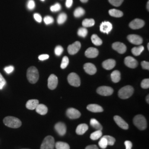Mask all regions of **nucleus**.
<instances>
[{"mask_svg": "<svg viewBox=\"0 0 149 149\" xmlns=\"http://www.w3.org/2000/svg\"><path fill=\"white\" fill-rule=\"evenodd\" d=\"M55 148L56 149H70V146L67 143L59 141L55 144Z\"/></svg>", "mask_w": 149, "mask_h": 149, "instance_id": "cd10ccee", "label": "nucleus"}, {"mask_svg": "<svg viewBox=\"0 0 149 149\" xmlns=\"http://www.w3.org/2000/svg\"><path fill=\"white\" fill-rule=\"evenodd\" d=\"M110 76L112 81L114 83H118L121 79L120 72L118 70H115L112 72Z\"/></svg>", "mask_w": 149, "mask_h": 149, "instance_id": "393cba45", "label": "nucleus"}, {"mask_svg": "<svg viewBox=\"0 0 149 149\" xmlns=\"http://www.w3.org/2000/svg\"><path fill=\"white\" fill-rule=\"evenodd\" d=\"M90 124L97 130H102L103 127L99 122L94 118H92L90 120Z\"/></svg>", "mask_w": 149, "mask_h": 149, "instance_id": "a878e982", "label": "nucleus"}, {"mask_svg": "<svg viewBox=\"0 0 149 149\" xmlns=\"http://www.w3.org/2000/svg\"><path fill=\"white\" fill-rule=\"evenodd\" d=\"M61 5L59 3H55L54 5L50 7V10L52 12H57V11H59L61 9Z\"/></svg>", "mask_w": 149, "mask_h": 149, "instance_id": "79ce46f5", "label": "nucleus"}, {"mask_svg": "<svg viewBox=\"0 0 149 149\" xmlns=\"http://www.w3.org/2000/svg\"><path fill=\"white\" fill-rule=\"evenodd\" d=\"M112 47L114 50H116L119 54H124L126 50V45L120 42H115L112 44Z\"/></svg>", "mask_w": 149, "mask_h": 149, "instance_id": "f8f14e48", "label": "nucleus"}, {"mask_svg": "<svg viewBox=\"0 0 149 149\" xmlns=\"http://www.w3.org/2000/svg\"><path fill=\"white\" fill-rule=\"evenodd\" d=\"M133 123L134 124L141 130H144L147 128L146 120L141 114L137 115L134 118Z\"/></svg>", "mask_w": 149, "mask_h": 149, "instance_id": "20e7f679", "label": "nucleus"}, {"mask_svg": "<svg viewBox=\"0 0 149 149\" xmlns=\"http://www.w3.org/2000/svg\"><path fill=\"white\" fill-rule=\"evenodd\" d=\"M56 132L60 136H63L66 133V125L62 122H59L54 126Z\"/></svg>", "mask_w": 149, "mask_h": 149, "instance_id": "2eb2a0df", "label": "nucleus"}, {"mask_svg": "<svg viewBox=\"0 0 149 149\" xmlns=\"http://www.w3.org/2000/svg\"><path fill=\"white\" fill-rule=\"evenodd\" d=\"M88 33V31L86 29V28H81L79 29V31H78V34L80 37L85 38L86 37Z\"/></svg>", "mask_w": 149, "mask_h": 149, "instance_id": "e433bc0d", "label": "nucleus"}, {"mask_svg": "<svg viewBox=\"0 0 149 149\" xmlns=\"http://www.w3.org/2000/svg\"><path fill=\"white\" fill-rule=\"evenodd\" d=\"M63 47L60 46V45H58L55 49V55L57 56H60L61 55V54L63 53Z\"/></svg>", "mask_w": 149, "mask_h": 149, "instance_id": "a19ab883", "label": "nucleus"}, {"mask_svg": "<svg viewBox=\"0 0 149 149\" xmlns=\"http://www.w3.org/2000/svg\"><path fill=\"white\" fill-rule=\"evenodd\" d=\"M141 87L144 89H148L149 88V79L143 80L141 83Z\"/></svg>", "mask_w": 149, "mask_h": 149, "instance_id": "ea45409f", "label": "nucleus"}, {"mask_svg": "<svg viewBox=\"0 0 149 149\" xmlns=\"http://www.w3.org/2000/svg\"><path fill=\"white\" fill-rule=\"evenodd\" d=\"M144 47L142 45L137 47H134L132 49V53L135 56H139L140 55L141 53L144 51Z\"/></svg>", "mask_w": 149, "mask_h": 149, "instance_id": "c756f323", "label": "nucleus"}, {"mask_svg": "<svg viewBox=\"0 0 149 149\" xmlns=\"http://www.w3.org/2000/svg\"><path fill=\"white\" fill-rule=\"evenodd\" d=\"M41 1H44L45 0H41Z\"/></svg>", "mask_w": 149, "mask_h": 149, "instance_id": "bf43d9fd", "label": "nucleus"}, {"mask_svg": "<svg viewBox=\"0 0 149 149\" xmlns=\"http://www.w3.org/2000/svg\"><path fill=\"white\" fill-rule=\"evenodd\" d=\"M39 101L37 100H30L26 103V107L29 110H35L37 106L39 104Z\"/></svg>", "mask_w": 149, "mask_h": 149, "instance_id": "4be33fe9", "label": "nucleus"}, {"mask_svg": "<svg viewBox=\"0 0 149 149\" xmlns=\"http://www.w3.org/2000/svg\"><path fill=\"white\" fill-rule=\"evenodd\" d=\"M35 110L38 114L44 116L47 113L48 109L45 105L43 104H39L36 107Z\"/></svg>", "mask_w": 149, "mask_h": 149, "instance_id": "5701e85b", "label": "nucleus"}, {"mask_svg": "<svg viewBox=\"0 0 149 149\" xmlns=\"http://www.w3.org/2000/svg\"><path fill=\"white\" fill-rule=\"evenodd\" d=\"M44 21L46 24H50L54 22V19L51 16H46L44 19Z\"/></svg>", "mask_w": 149, "mask_h": 149, "instance_id": "37998d69", "label": "nucleus"}, {"mask_svg": "<svg viewBox=\"0 0 149 149\" xmlns=\"http://www.w3.org/2000/svg\"><path fill=\"white\" fill-rule=\"evenodd\" d=\"M149 96L148 95L147 97H146V102H148V103H149Z\"/></svg>", "mask_w": 149, "mask_h": 149, "instance_id": "5fc2aeb1", "label": "nucleus"}, {"mask_svg": "<svg viewBox=\"0 0 149 149\" xmlns=\"http://www.w3.org/2000/svg\"><path fill=\"white\" fill-rule=\"evenodd\" d=\"M67 19V15L65 13H62L60 14L57 19V22L59 24H62Z\"/></svg>", "mask_w": 149, "mask_h": 149, "instance_id": "72a5a7b5", "label": "nucleus"}, {"mask_svg": "<svg viewBox=\"0 0 149 149\" xmlns=\"http://www.w3.org/2000/svg\"><path fill=\"white\" fill-rule=\"evenodd\" d=\"M124 63L128 67L135 69L138 66V61L132 56H127L124 59Z\"/></svg>", "mask_w": 149, "mask_h": 149, "instance_id": "4468645a", "label": "nucleus"}, {"mask_svg": "<svg viewBox=\"0 0 149 149\" xmlns=\"http://www.w3.org/2000/svg\"><path fill=\"white\" fill-rule=\"evenodd\" d=\"M73 3V0H66V6L67 8H70Z\"/></svg>", "mask_w": 149, "mask_h": 149, "instance_id": "603ef678", "label": "nucleus"}, {"mask_svg": "<svg viewBox=\"0 0 149 149\" xmlns=\"http://www.w3.org/2000/svg\"><path fill=\"white\" fill-rule=\"evenodd\" d=\"M27 7L30 9L32 10L35 8V2L33 0H29L27 3Z\"/></svg>", "mask_w": 149, "mask_h": 149, "instance_id": "a18cd8bd", "label": "nucleus"}, {"mask_svg": "<svg viewBox=\"0 0 149 149\" xmlns=\"http://www.w3.org/2000/svg\"><path fill=\"white\" fill-rule=\"evenodd\" d=\"M91 40L93 44L96 46H100L102 45V40L96 34H94L91 37Z\"/></svg>", "mask_w": 149, "mask_h": 149, "instance_id": "c85d7f7f", "label": "nucleus"}, {"mask_svg": "<svg viewBox=\"0 0 149 149\" xmlns=\"http://www.w3.org/2000/svg\"><path fill=\"white\" fill-rule=\"evenodd\" d=\"M147 9H148V10L149 9V1H148L147 3Z\"/></svg>", "mask_w": 149, "mask_h": 149, "instance_id": "4d7b16f0", "label": "nucleus"}, {"mask_svg": "<svg viewBox=\"0 0 149 149\" xmlns=\"http://www.w3.org/2000/svg\"><path fill=\"white\" fill-rule=\"evenodd\" d=\"M82 2H83V3H86L87 2V1H88V0H80Z\"/></svg>", "mask_w": 149, "mask_h": 149, "instance_id": "6e6d98bb", "label": "nucleus"}, {"mask_svg": "<svg viewBox=\"0 0 149 149\" xmlns=\"http://www.w3.org/2000/svg\"><path fill=\"white\" fill-rule=\"evenodd\" d=\"M124 144L126 145V149H132V148L133 144L131 141L126 140L124 142Z\"/></svg>", "mask_w": 149, "mask_h": 149, "instance_id": "de8ad7c7", "label": "nucleus"}, {"mask_svg": "<svg viewBox=\"0 0 149 149\" xmlns=\"http://www.w3.org/2000/svg\"><path fill=\"white\" fill-rule=\"evenodd\" d=\"M87 109L88 110L94 113H100L103 112V109L102 107L96 104H91L88 105Z\"/></svg>", "mask_w": 149, "mask_h": 149, "instance_id": "412c9836", "label": "nucleus"}, {"mask_svg": "<svg viewBox=\"0 0 149 149\" xmlns=\"http://www.w3.org/2000/svg\"><path fill=\"white\" fill-rule=\"evenodd\" d=\"M97 92L101 96H109L113 93V89L108 86H101L97 90Z\"/></svg>", "mask_w": 149, "mask_h": 149, "instance_id": "0eeeda50", "label": "nucleus"}, {"mask_svg": "<svg viewBox=\"0 0 149 149\" xmlns=\"http://www.w3.org/2000/svg\"><path fill=\"white\" fill-rule=\"evenodd\" d=\"M95 22L94 19H85L82 22V25L85 27H90L94 26Z\"/></svg>", "mask_w": 149, "mask_h": 149, "instance_id": "2f4dec72", "label": "nucleus"}, {"mask_svg": "<svg viewBox=\"0 0 149 149\" xmlns=\"http://www.w3.org/2000/svg\"><path fill=\"white\" fill-rule=\"evenodd\" d=\"M114 120L116 124L122 129L126 130L129 128L128 124L123 120V119L121 118L120 117L118 116H116L114 117Z\"/></svg>", "mask_w": 149, "mask_h": 149, "instance_id": "f3484780", "label": "nucleus"}, {"mask_svg": "<svg viewBox=\"0 0 149 149\" xmlns=\"http://www.w3.org/2000/svg\"><path fill=\"white\" fill-rule=\"evenodd\" d=\"M99 54L98 49L94 47H89L85 51V55L88 58H94L96 57Z\"/></svg>", "mask_w": 149, "mask_h": 149, "instance_id": "aec40b11", "label": "nucleus"}, {"mask_svg": "<svg viewBox=\"0 0 149 149\" xmlns=\"http://www.w3.org/2000/svg\"><path fill=\"white\" fill-rule=\"evenodd\" d=\"M85 149H98V147L95 145H91L87 146Z\"/></svg>", "mask_w": 149, "mask_h": 149, "instance_id": "864d4df0", "label": "nucleus"}, {"mask_svg": "<svg viewBox=\"0 0 149 149\" xmlns=\"http://www.w3.org/2000/svg\"><path fill=\"white\" fill-rule=\"evenodd\" d=\"M57 84H58V79L57 76L54 74H51L47 80L48 88L51 90H55L57 86Z\"/></svg>", "mask_w": 149, "mask_h": 149, "instance_id": "6e6552de", "label": "nucleus"}, {"mask_svg": "<svg viewBox=\"0 0 149 149\" xmlns=\"http://www.w3.org/2000/svg\"><path fill=\"white\" fill-rule=\"evenodd\" d=\"M3 123L5 126L11 128L17 129L22 126V122L18 118L8 116L3 119Z\"/></svg>", "mask_w": 149, "mask_h": 149, "instance_id": "f257e3e1", "label": "nucleus"}, {"mask_svg": "<svg viewBox=\"0 0 149 149\" xmlns=\"http://www.w3.org/2000/svg\"><path fill=\"white\" fill-rule=\"evenodd\" d=\"M85 13V10L82 7H78L76 8L73 13L74 16L76 18H79L81 16H84Z\"/></svg>", "mask_w": 149, "mask_h": 149, "instance_id": "473e14b6", "label": "nucleus"}, {"mask_svg": "<svg viewBox=\"0 0 149 149\" xmlns=\"http://www.w3.org/2000/svg\"><path fill=\"white\" fill-rule=\"evenodd\" d=\"M66 116L71 119H75L80 118L81 114L78 110L73 108H70L66 110Z\"/></svg>", "mask_w": 149, "mask_h": 149, "instance_id": "1a4fd4ad", "label": "nucleus"}, {"mask_svg": "<svg viewBox=\"0 0 149 149\" xmlns=\"http://www.w3.org/2000/svg\"><path fill=\"white\" fill-rule=\"evenodd\" d=\"M129 42L135 45H140L142 43V38L140 36L135 34H130L127 37Z\"/></svg>", "mask_w": 149, "mask_h": 149, "instance_id": "9b49d317", "label": "nucleus"}, {"mask_svg": "<svg viewBox=\"0 0 149 149\" xmlns=\"http://www.w3.org/2000/svg\"><path fill=\"white\" fill-rule=\"evenodd\" d=\"M148 50H149V43L148 44Z\"/></svg>", "mask_w": 149, "mask_h": 149, "instance_id": "13d9d810", "label": "nucleus"}, {"mask_svg": "<svg viewBox=\"0 0 149 149\" xmlns=\"http://www.w3.org/2000/svg\"><path fill=\"white\" fill-rule=\"evenodd\" d=\"M98 145L100 146V148L103 149H106V148L107 147V146H108L107 141L104 136H103V138H102L101 139V140L99 141Z\"/></svg>", "mask_w": 149, "mask_h": 149, "instance_id": "f704fd0d", "label": "nucleus"}, {"mask_svg": "<svg viewBox=\"0 0 149 149\" xmlns=\"http://www.w3.org/2000/svg\"><path fill=\"white\" fill-rule=\"evenodd\" d=\"M134 93V88L132 86H126L122 87L118 92V96L121 99L126 100L130 98Z\"/></svg>", "mask_w": 149, "mask_h": 149, "instance_id": "7ed1b4c3", "label": "nucleus"}, {"mask_svg": "<svg viewBox=\"0 0 149 149\" xmlns=\"http://www.w3.org/2000/svg\"><path fill=\"white\" fill-rule=\"evenodd\" d=\"M109 14L110 16L114 17H117L119 18L122 17L123 16V13L121 11L116 9H112L109 11Z\"/></svg>", "mask_w": 149, "mask_h": 149, "instance_id": "bb28decb", "label": "nucleus"}, {"mask_svg": "<svg viewBox=\"0 0 149 149\" xmlns=\"http://www.w3.org/2000/svg\"><path fill=\"white\" fill-rule=\"evenodd\" d=\"M4 70L6 72V73H11L14 70V67L12 66H9L7 67H6L4 69Z\"/></svg>", "mask_w": 149, "mask_h": 149, "instance_id": "8fccbe9b", "label": "nucleus"}, {"mask_svg": "<svg viewBox=\"0 0 149 149\" xmlns=\"http://www.w3.org/2000/svg\"><path fill=\"white\" fill-rule=\"evenodd\" d=\"M49 57V56L47 54H42V55H39V57H38L39 59L41 61L45 60L47 59Z\"/></svg>", "mask_w": 149, "mask_h": 149, "instance_id": "3c124183", "label": "nucleus"}, {"mask_svg": "<svg viewBox=\"0 0 149 149\" xmlns=\"http://www.w3.org/2000/svg\"><path fill=\"white\" fill-rule=\"evenodd\" d=\"M113 28L112 24L110 22H103L100 25V31L102 33L108 34Z\"/></svg>", "mask_w": 149, "mask_h": 149, "instance_id": "a211bd4d", "label": "nucleus"}, {"mask_svg": "<svg viewBox=\"0 0 149 149\" xmlns=\"http://www.w3.org/2000/svg\"><path fill=\"white\" fill-rule=\"evenodd\" d=\"M84 70L89 75H94L97 72V69L94 64L92 63H86L84 65Z\"/></svg>", "mask_w": 149, "mask_h": 149, "instance_id": "dca6fc26", "label": "nucleus"}, {"mask_svg": "<svg viewBox=\"0 0 149 149\" xmlns=\"http://www.w3.org/2000/svg\"><path fill=\"white\" fill-rule=\"evenodd\" d=\"M69 63V60L68 57L67 56H64L63 58L62 62L61 63V66H60L61 68L62 69H65Z\"/></svg>", "mask_w": 149, "mask_h": 149, "instance_id": "4c0bfd02", "label": "nucleus"}, {"mask_svg": "<svg viewBox=\"0 0 149 149\" xmlns=\"http://www.w3.org/2000/svg\"><path fill=\"white\" fill-rule=\"evenodd\" d=\"M102 136V130H96V132L91 134L90 138L92 140H97L98 139H100Z\"/></svg>", "mask_w": 149, "mask_h": 149, "instance_id": "7c9ffc66", "label": "nucleus"}, {"mask_svg": "<svg viewBox=\"0 0 149 149\" xmlns=\"http://www.w3.org/2000/svg\"><path fill=\"white\" fill-rule=\"evenodd\" d=\"M103 136L106 139V140L107 141V143H108V145H110V146L114 145V144L116 142V139L114 138H113L110 135H104Z\"/></svg>", "mask_w": 149, "mask_h": 149, "instance_id": "c9c22d12", "label": "nucleus"}, {"mask_svg": "<svg viewBox=\"0 0 149 149\" xmlns=\"http://www.w3.org/2000/svg\"><path fill=\"white\" fill-rule=\"evenodd\" d=\"M67 80L69 84L72 86L79 87L81 85V80L80 77L76 73H70L67 77Z\"/></svg>", "mask_w": 149, "mask_h": 149, "instance_id": "423d86ee", "label": "nucleus"}, {"mask_svg": "<svg viewBox=\"0 0 149 149\" xmlns=\"http://www.w3.org/2000/svg\"><path fill=\"white\" fill-rule=\"evenodd\" d=\"M88 129V126L86 124H81L78 126L76 129V133L77 134L81 135L85 133Z\"/></svg>", "mask_w": 149, "mask_h": 149, "instance_id": "b1692460", "label": "nucleus"}, {"mask_svg": "<svg viewBox=\"0 0 149 149\" xmlns=\"http://www.w3.org/2000/svg\"><path fill=\"white\" fill-rule=\"evenodd\" d=\"M116 64V62L113 59H108L104 61L102 63V66L104 69L107 70H110L113 69Z\"/></svg>", "mask_w": 149, "mask_h": 149, "instance_id": "6ab92c4d", "label": "nucleus"}, {"mask_svg": "<svg viewBox=\"0 0 149 149\" xmlns=\"http://www.w3.org/2000/svg\"><path fill=\"white\" fill-rule=\"evenodd\" d=\"M6 84V81L5 79H4V78L0 73V90L3 89V88L5 86Z\"/></svg>", "mask_w": 149, "mask_h": 149, "instance_id": "c03bdc74", "label": "nucleus"}, {"mask_svg": "<svg viewBox=\"0 0 149 149\" xmlns=\"http://www.w3.org/2000/svg\"><path fill=\"white\" fill-rule=\"evenodd\" d=\"M34 19H35V21H36L37 22H39V23H40V22H41V21H42V18H41V16L39 14H38V13H35V14L34 15Z\"/></svg>", "mask_w": 149, "mask_h": 149, "instance_id": "09e8293b", "label": "nucleus"}, {"mask_svg": "<svg viewBox=\"0 0 149 149\" xmlns=\"http://www.w3.org/2000/svg\"><path fill=\"white\" fill-rule=\"evenodd\" d=\"M81 47V44L80 42L77 41L68 47L67 51L70 55H74L79 51Z\"/></svg>", "mask_w": 149, "mask_h": 149, "instance_id": "9d476101", "label": "nucleus"}, {"mask_svg": "<svg viewBox=\"0 0 149 149\" xmlns=\"http://www.w3.org/2000/svg\"><path fill=\"white\" fill-rule=\"evenodd\" d=\"M141 66L144 69L149 70V63L148 61H143L141 63Z\"/></svg>", "mask_w": 149, "mask_h": 149, "instance_id": "49530a36", "label": "nucleus"}, {"mask_svg": "<svg viewBox=\"0 0 149 149\" xmlns=\"http://www.w3.org/2000/svg\"><path fill=\"white\" fill-rule=\"evenodd\" d=\"M108 1L111 5L116 7L120 6L122 4L123 2L124 1V0H108Z\"/></svg>", "mask_w": 149, "mask_h": 149, "instance_id": "58836bf2", "label": "nucleus"}, {"mask_svg": "<svg viewBox=\"0 0 149 149\" xmlns=\"http://www.w3.org/2000/svg\"><path fill=\"white\" fill-rule=\"evenodd\" d=\"M55 146L54 138L50 135L46 136L43 141L40 149H54Z\"/></svg>", "mask_w": 149, "mask_h": 149, "instance_id": "39448f33", "label": "nucleus"}, {"mask_svg": "<svg viewBox=\"0 0 149 149\" xmlns=\"http://www.w3.org/2000/svg\"><path fill=\"white\" fill-rule=\"evenodd\" d=\"M145 22L140 19H135L129 23V27L133 29H140L144 26Z\"/></svg>", "mask_w": 149, "mask_h": 149, "instance_id": "ddd939ff", "label": "nucleus"}, {"mask_svg": "<svg viewBox=\"0 0 149 149\" xmlns=\"http://www.w3.org/2000/svg\"><path fill=\"white\" fill-rule=\"evenodd\" d=\"M27 78L29 82L32 84L37 83L39 78V72L37 69L34 66L30 67L27 72Z\"/></svg>", "mask_w": 149, "mask_h": 149, "instance_id": "f03ea898", "label": "nucleus"}]
</instances>
